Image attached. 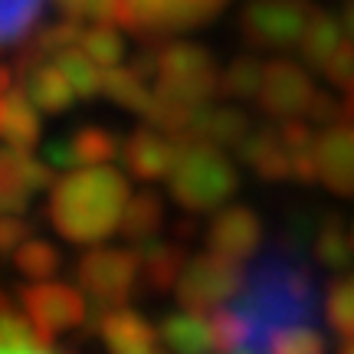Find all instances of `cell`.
<instances>
[{
  "mask_svg": "<svg viewBox=\"0 0 354 354\" xmlns=\"http://www.w3.org/2000/svg\"><path fill=\"white\" fill-rule=\"evenodd\" d=\"M115 154H118V138H115L109 128H95V125H86V128H79V131H73L69 138L46 145V161L56 171L109 165Z\"/></svg>",
  "mask_w": 354,
  "mask_h": 354,
  "instance_id": "obj_13",
  "label": "cell"
},
{
  "mask_svg": "<svg viewBox=\"0 0 354 354\" xmlns=\"http://www.w3.org/2000/svg\"><path fill=\"white\" fill-rule=\"evenodd\" d=\"M342 354H354V338H344V344H342Z\"/></svg>",
  "mask_w": 354,
  "mask_h": 354,
  "instance_id": "obj_40",
  "label": "cell"
},
{
  "mask_svg": "<svg viewBox=\"0 0 354 354\" xmlns=\"http://www.w3.org/2000/svg\"><path fill=\"white\" fill-rule=\"evenodd\" d=\"M3 312H7V299L0 295V315H3Z\"/></svg>",
  "mask_w": 354,
  "mask_h": 354,
  "instance_id": "obj_42",
  "label": "cell"
},
{
  "mask_svg": "<svg viewBox=\"0 0 354 354\" xmlns=\"http://www.w3.org/2000/svg\"><path fill=\"white\" fill-rule=\"evenodd\" d=\"M312 13L315 10L302 0H253L243 10L240 26L250 43L266 46V50H282L302 39Z\"/></svg>",
  "mask_w": 354,
  "mask_h": 354,
  "instance_id": "obj_7",
  "label": "cell"
},
{
  "mask_svg": "<svg viewBox=\"0 0 354 354\" xmlns=\"http://www.w3.org/2000/svg\"><path fill=\"white\" fill-rule=\"evenodd\" d=\"M24 92L39 112H66L76 102V88L69 86L59 63H43L37 69H24Z\"/></svg>",
  "mask_w": 354,
  "mask_h": 354,
  "instance_id": "obj_17",
  "label": "cell"
},
{
  "mask_svg": "<svg viewBox=\"0 0 354 354\" xmlns=\"http://www.w3.org/2000/svg\"><path fill=\"white\" fill-rule=\"evenodd\" d=\"M0 138L7 148L17 151H33L39 141V115L37 105L30 102L24 88H10L7 99H3V128H0Z\"/></svg>",
  "mask_w": 354,
  "mask_h": 354,
  "instance_id": "obj_18",
  "label": "cell"
},
{
  "mask_svg": "<svg viewBox=\"0 0 354 354\" xmlns=\"http://www.w3.org/2000/svg\"><path fill=\"white\" fill-rule=\"evenodd\" d=\"M24 308L30 325L43 342L63 331H73L86 322V295L63 282H39L24 292Z\"/></svg>",
  "mask_w": 354,
  "mask_h": 354,
  "instance_id": "obj_8",
  "label": "cell"
},
{
  "mask_svg": "<svg viewBox=\"0 0 354 354\" xmlns=\"http://www.w3.org/2000/svg\"><path fill=\"white\" fill-rule=\"evenodd\" d=\"M342 26H344V37L354 43V0L344 7V13H342Z\"/></svg>",
  "mask_w": 354,
  "mask_h": 354,
  "instance_id": "obj_39",
  "label": "cell"
},
{
  "mask_svg": "<svg viewBox=\"0 0 354 354\" xmlns=\"http://www.w3.org/2000/svg\"><path fill=\"white\" fill-rule=\"evenodd\" d=\"M318 177L335 194L354 197V125L331 128L318 141Z\"/></svg>",
  "mask_w": 354,
  "mask_h": 354,
  "instance_id": "obj_16",
  "label": "cell"
},
{
  "mask_svg": "<svg viewBox=\"0 0 354 354\" xmlns=\"http://www.w3.org/2000/svg\"><path fill=\"white\" fill-rule=\"evenodd\" d=\"M263 76L266 66L256 63V59H236V63L227 69V76L220 79V86L227 95H240V99H250L263 88Z\"/></svg>",
  "mask_w": 354,
  "mask_h": 354,
  "instance_id": "obj_30",
  "label": "cell"
},
{
  "mask_svg": "<svg viewBox=\"0 0 354 354\" xmlns=\"http://www.w3.org/2000/svg\"><path fill=\"white\" fill-rule=\"evenodd\" d=\"M141 272L148 276L154 289H171L177 286V279L184 272V266H187V256L184 250H177L174 243H141Z\"/></svg>",
  "mask_w": 354,
  "mask_h": 354,
  "instance_id": "obj_22",
  "label": "cell"
},
{
  "mask_svg": "<svg viewBox=\"0 0 354 354\" xmlns=\"http://www.w3.org/2000/svg\"><path fill=\"white\" fill-rule=\"evenodd\" d=\"M56 63L66 73L69 86L76 88V95H82V99L99 95L102 86H105V69L86 50H66L63 56H56Z\"/></svg>",
  "mask_w": 354,
  "mask_h": 354,
  "instance_id": "obj_24",
  "label": "cell"
},
{
  "mask_svg": "<svg viewBox=\"0 0 354 354\" xmlns=\"http://www.w3.org/2000/svg\"><path fill=\"white\" fill-rule=\"evenodd\" d=\"M171 197L194 214L216 210L236 194L240 177L227 154L207 141H184L177 145V161L167 174Z\"/></svg>",
  "mask_w": 354,
  "mask_h": 354,
  "instance_id": "obj_3",
  "label": "cell"
},
{
  "mask_svg": "<svg viewBox=\"0 0 354 354\" xmlns=\"http://www.w3.org/2000/svg\"><path fill=\"white\" fill-rule=\"evenodd\" d=\"M13 263L24 276L37 279V282H46L50 276H56L59 269V253L53 250L46 240H26L17 253H13Z\"/></svg>",
  "mask_w": 354,
  "mask_h": 354,
  "instance_id": "obj_27",
  "label": "cell"
},
{
  "mask_svg": "<svg viewBox=\"0 0 354 354\" xmlns=\"http://www.w3.org/2000/svg\"><path fill=\"white\" fill-rule=\"evenodd\" d=\"M315 253H318V259H322L325 266L342 269V266L351 259V243H348V233H344L338 223H328V227L318 233Z\"/></svg>",
  "mask_w": 354,
  "mask_h": 354,
  "instance_id": "obj_31",
  "label": "cell"
},
{
  "mask_svg": "<svg viewBox=\"0 0 354 354\" xmlns=\"http://www.w3.org/2000/svg\"><path fill=\"white\" fill-rule=\"evenodd\" d=\"M138 272H141L138 253H128V250H118V246L88 250V253L79 259V269H76L79 289L99 305V312L125 308L128 295L135 289Z\"/></svg>",
  "mask_w": 354,
  "mask_h": 354,
  "instance_id": "obj_4",
  "label": "cell"
},
{
  "mask_svg": "<svg viewBox=\"0 0 354 354\" xmlns=\"http://www.w3.org/2000/svg\"><path fill=\"white\" fill-rule=\"evenodd\" d=\"M263 240V227H259V216L250 207H227L214 216V223L207 230V246L210 253L243 263L259 250Z\"/></svg>",
  "mask_w": 354,
  "mask_h": 354,
  "instance_id": "obj_12",
  "label": "cell"
},
{
  "mask_svg": "<svg viewBox=\"0 0 354 354\" xmlns=\"http://www.w3.org/2000/svg\"><path fill=\"white\" fill-rule=\"evenodd\" d=\"M99 315L102 342L109 354H154L161 331H154L148 318H141L131 308H112Z\"/></svg>",
  "mask_w": 354,
  "mask_h": 354,
  "instance_id": "obj_14",
  "label": "cell"
},
{
  "mask_svg": "<svg viewBox=\"0 0 354 354\" xmlns=\"http://www.w3.org/2000/svg\"><path fill=\"white\" fill-rule=\"evenodd\" d=\"M269 354H325V338L318 335V328H295L289 335H282L272 342Z\"/></svg>",
  "mask_w": 354,
  "mask_h": 354,
  "instance_id": "obj_33",
  "label": "cell"
},
{
  "mask_svg": "<svg viewBox=\"0 0 354 354\" xmlns=\"http://www.w3.org/2000/svg\"><path fill=\"white\" fill-rule=\"evenodd\" d=\"M76 43H82V30L76 26V20H63V24L50 26V30H43L39 39L33 43V50L37 53H56V56H63L66 50H73Z\"/></svg>",
  "mask_w": 354,
  "mask_h": 354,
  "instance_id": "obj_32",
  "label": "cell"
},
{
  "mask_svg": "<svg viewBox=\"0 0 354 354\" xmlns=\"http://www.w3.org/2000/svg\"><path fill=\"white\" fill-rule=\"evenodd\" d=\"M125 154V167L141 180H158L167 177L171 167L177 161V141L165 131H154V128H141L135 131L128 145L122 148Z\"/></svg>",
  "mask_w": 354,
  "mask_h": 354,
  "instance_id": "obj_15",
  "label": "cell"
},
{
  "mask_svg": "<svg viewBox=\"0 0 354 354\" xmlns=\"http://www.w3.org/2000/svg\"><path fill=\"white\" fill-rule=\"evenodd\" d=\"M43 338H30V342H13V344H0V354H53L43 348Z\"/></svg>",
  "mask_w": 354,
  "mask_h": 354,
  "instance_id": "obj_36",
  "label": "cell"
},
{
  "mask_svg": "<svg viewBox=\"0 0 354 354\" xmlns=\"http://www.w3.org/2000/svg\"><path fill=\"white\" fill-rule=\"evenodd\" d=\"M46 0H0V46L24 39L43 13Z\"/></svg>",
  "mask_w": 354,
  "mask_h": 354,
  "instance_id": "obj_26",
  "label": "cell"
},
{
  "mask_svg": "<svg viewBox=\"0 0 354 354\" xmlns=\"http://www.w3.org/2000/svg\"><path fill=\"white\" fill-rule=\"evenodd\" d=\"M342 115L348 122H354V82L344 86V102H342Z\"/></svg>",
  "mask_w": 354,
  "mask_h": 354,
  "instance_id": "obj_38",
  "label": "cell"
},
{
  "mask_svg": "<svg viewBox=\"0 0 354 354\" xmlns=\"http://www.w3.org/2000/svg\"><path fill=\"white\" fill-rule=\"evenodd\" d=\"M227 0H125V26L141 33L190 30L214 20Z\"/></svg>",
  "mask_w": 354,
  "mask_h": 354,
  "instance_id": "obj_9",
  "label": "cell"
},
{
  "mask_svg": "<svg viewBox=\"0 0 354 354\" xmlns=\"http://www.w3.org/2000/svg\"><path fill=\"white\" fill-rule=\"evenodd\" d=\"M102 92H105L112 102H118V105L138 109V112H145L148 102H151V92H148L145 82H141V73L138 69H128V66H112V69H105V86H102Z\"/></svg>",
  "mask_w": 354,
  "mask_h": 354,
  "instance_id": "obj_25",
  "label": "cell"
},
{
  "mask_svg": "<svg viewBox=\"0 0 354 354\" xmlns=\"http://www.w3.org/2000/svg\"><path fill=\"white\" fill-rule=\"evenodd\" d=\"M53 3L66 20H82L86 17V0H53Z\"/></svg>",
  "mask_w": 354,
  "mask_h": 354,
  "instance_id": "obj_37",
  "label": "cell"
},
{
  "mask_svg": "<svg viewBox=\"0 0 354 354\" xmlns=\"http://www.w3.org/2000/svg\"><path fill=\"white\" fill-rule=\"evenodd\" d=\"M325 76L342 88L354 82V43L351 39H344L342 46L331 53V59L325 63Z\"/></svg>",
  "mask_w": 354,
  "mask_h": 354,
  "instance_id": "obj_34",
  "label": "cell"
},
{
  "mask_svg": "<svg viewBox=\"0 0 354 354\" xmlns=\"http://www.w3.org/2000/svg\"><path fill=\"white\" fill-rule=\"evenodd\" d=\"M30 240V227L13 214H0V253H17Z\"/></svg>",
  "mask_w": 354,
  "mask_h": 354,
  "instance_id": "obj_35",
  "label": "cell"
},
{
  "mask_svg": "<svg viewBox=\"0 0 354 354\" xmlns=\"http://www.w3.org/2000/svg\"><path fill=\"white\" fill-rule=\"evenodd\" d=\"M328 322L342 338H354V276L335 282L328 292Z\"/></svg>",
  "mask_w": 354,
  "mask_h": 354,
  "instance_id": "obj_29",
  "label": "cell"
},
{
  "mask_svg": "<svg viewBox=\"0 0 354 354\" xmlns=\"http://www.w3.org/2000/svg\"><path fill=\"white\" fill-rule=\"evenodd\" d=\"M161 220H165V203L158 194L151 190H141V194H131V201L125 207V220H122V233L135 243H148L161 230Z\"/></svg>",
  "mask_w": 354,
  "mask_h": 354,
  "instance_id": "obj_23",
  "label": "cell"
},
{
  "mask_svg": "<svg viewBox=\"0 0 354 354\" xmlns=\"http://www.w3.org/2000/svg\"><path fill=\"white\" fill-rule=\"evenodd\" d=\"M53 187V171L30 151L0 148V214H20L30 207L33 194Z\"/></svg>",
  "mask_w": 354,
  "mask_h": 354,
  "instance_id": "obj_10",
  "label": "cell"
},
{
  "mask_svg": "<svg viewBox=\"0 0 354 354\" xmlns=\"http://www.w3.org/2000/svg\"><path fill=\"white\" fill-rule=\"evenodd\" d=\"M243 272L236 269L233 259H223L216 253L197 256L184 266V272L177 279V299L187 312H216L220 305L233 299V292L240 289Z\"/></svg>",
  "mask_w": 354,
  "mask_h": 354,
  "instance_id": "obj_6",
  "label": "cell"
},
{
  "mask_svg": "<svg viewBox=\"0 0 354 354\" xmlns=\"http://www.w3.org/2000/svg\"><path fill=\"white\" fill-rule=\"evenodd\" d=\"M82 50L102 66V69H112V66L122 63V56H125V39L115 33L112 26H92L88 33H82V43H79Z\"/></svg>",
  "mask_w": 354,
  "mask_h": 354,
  "instance_id": "obj_28",
  "label": "cell"
},
{
  "mask_svg": "<svg viewBox=\"0 0 354 354\" xmlns=\"http://www.w3.org/2000/svg\"><path fill=\"white\" fill-rule=\"evenodd\" d=\"M342 43H344L342 20H335V17H331V13H325V10H315L312 17H308L305 33H302V39H299L305 63L318 66V69H325V63L331 59V53L338 50Z\"/></svg>",
  "mask_w": 354,
  "mask_h": 354,
  "instance_id": "obj_21",
  "label": "cell"
},
{
  "mask_svg": "<svg viewBox=\"0 0 354 354\" xmlns=\"http://www.w3.org/2000/svg\"><path fill=\"white\" fill-rule=\"evenodd\" d=\"M240 148H243V161L253 167L259 177H266V180L292 177L289 148H286V141H282L279 131H259V135L243 141Z\"/></svg>",
  "mask_w": 354,
  "mask_h": 354,
  "instance_id": "obj_20",
  "label": "cell"
},
{
  "mask_svg": "<svg viewBox=\"0 0 354 354\" xmlns=\"http://www.w3.org/2000/svg\"><path fill=\"white\" fill-rule=\"evenodd\" d=\"M318 318V289L302 259L266 253L240 279L227 305L210 312L216 354H269L272 342Z\"/></svg>",
  "mask_w": 354,
  "mask_h": 354,
  "instance_id": "obj_1",
  "label": "cell"
},
{
  "mask_svg": "<svg viewBox=\"0 0 354 354\" xmlns=\"http://www.w3.org/2000/svg\"><path fill=\"white\" fill-rule=\"evenodd\" d=\"M3 99H7V95H0V128H3Z\"/></svg>",
  "mask_w": 354,
  "mask_h": 354,
  "instance_id": "obj_41",
  "label": "cell"
},
{
  "mask_svg": "<svg viewBox=\"0 0 354 354\" xmlns=\"http://www.w3.org/2000/svg\"><path fill=\"white\" fill-rule=\"evenodd\" d=\"M315 99L312 79L302 66L276 59L266 66L263 88H259V105L272 118H295L299 112H308V105Z\"/></svg>",
  "mask_w": 354,
  "mask_h": 354,
  "instance_id": "obj_11",
  "label": "cell"
},
{
  "mask_svg": "<svg viewBox=\"0 0 354 354\" xmlns=\"http://www.w3.org/2000/svg\"><path fill=\"white\" fill-rule=\"evenodd\" d=\"M216 73L207 50L194 43H167L158 50V88L167 99L201 109L207 95H214Z\"/></svg>",
  "mask_w": 354,
  "mask_h": 354,
  "instance_id": "obj_5",
  "label": "cell"
},
{
  "mask_svg": "<svg viewBox=\"0 0 354 354\" xmlns=\"http://www.w3.org/2000/svg\"><path fill=\"white\" fill-rule=\"evenodd\" d=\"M131 187L122 171L109 165L66 171L50 187L53 227L73 243H99L122 227Z\"/></svg>",
  "mask_w": 354,
  "mask_h": 354,
  "instance_id": "obj_2",
  "label": "cell"
},
{
  "mask_svg": "<svg viewBox=\"0 0 354 354\" xmlns=\"http://www.w3.org/2000/svg\"><path fill=\"white\" fill-rule=\"evenodd\" d=\"M161 342L174 354H210L216 351L214 325L197 312H177L161 322Z\"/></svg>",
  "mask_w": 354,
  "mask_h": 354,
  "instance_id": "obj_19",
  "label": "cell"
}]
</instances>
